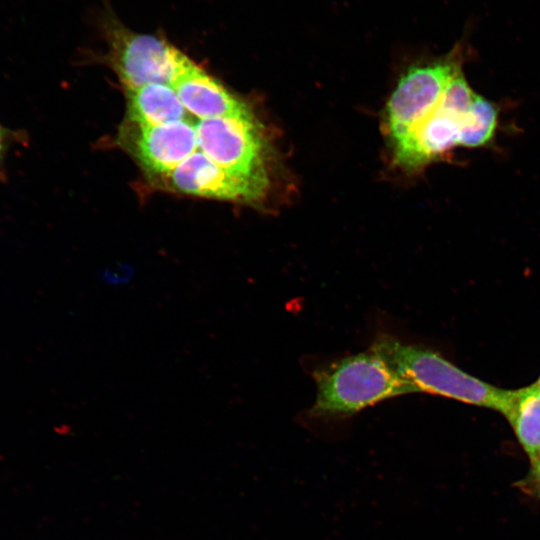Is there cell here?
<instances>
[{
	"label": "cell",
	"mask_w": 540,
	"mask_h": 540,
	"mask_svg": "<svg viewBox=\"0 0 540 540\" xmlns=\"http://www.w3.org/2000/svg\"><path fill=\"white\" fill-rule=\"evenodd\" d=\"M415 392L454 399L466 404L506 413L512 390L490 385L461 370L438 352L401 341L386 333L379 334L370 347Z\"/></svg>",
	"instance_id": "obj_2"
},
{
	"label": "cell",
	"mask_w": 540,
	"mask_h": 540,
	"mask_svg": "<svg viewBox=\"0 0 540 540\" xmlns=\"http://www.w3.org/2000/svg\"><path fill=\"white\" fill-rule=\"evenodd\" d=\"M100 27L106 60L126 90L150 84L173 87L196 64L165 38L131 30L112 11L104 12Z\"/></svg>",
	"instance_id": "obj_3"
},
{
	"label": "cell",
	"mask_w": 540,
	"mask_h": 540,
	"mask_svg": "<svg viewBox=\"0 0 540 540\" xmlns=\"http://www.w3.org/2000/svg\"><path fill=\"white\" fill-rule=\"evenodd\" d=\"M9 149V147H0V181L6 180L5 161Z\"/></svg>",
	"instance_id": "obj_15"
},
{
	"label": "cell",
	"mask_w": 540,
	"mask_h": 540,
	"mask_svg": "<svg viewBox=\"0 0 540 540\" xmlns=\"http://www.w3.org/2000/svg\"><path fill=\"white\" fill-rule=\"evenodd\" d=\"M507 418L530 461L540 455V386L512 390Z\"/></svg>",
	"instance_id": "obj_11"
},
{
	"label": "cell",
	"mask_w": 540,
	"mask_h": 540,
	"mask_svg": "<svg viewBox=\"0 0 540 540\" xmlns=\"http://www.w3.org/2000/svg\"><path fill=\"white\" fill-rule=\"evenodd\" d=\"M198 147L220 167L269 188L268 141L252 111L195 123Z\"/></svg>",
	"instance_id": "obj_5"
},
{
	"label": "cell",
	"mask_w": 540,
	"mask_h": 540,
	"mask_svg": "<svg viewBox=\"0 0 540 540\" xmlns=\"http://www.w3.org/2000/svg\"><path fill=\"white\" fill-rule=\"evenodd\" d=\"M536 383L540 386V377H539V379H538V381Z\"/></svg>",
	"instance_id": "obj_16"
},
{
	"label": "cell",
	"mask_w": 540,
	"mask_h": 540,
	"mask_svg": "<svg viewBox=\"0 0 540 540\" xmlns=\"http://www.w3.org/2000/svg\"><path fill=\"white\" fill-rule=\"evenodd\" d=\"M498 117V107L476 93L464 117L459 146L480 148L488 145L494 138Z\"/></svg>",
	"instance_id": "obj_12"
},
{
	"label": "cell",
	"mask_w": 540,
	"mask_h": 540,
	"mask_svg": "<svg viewBox=\"0 0 540 540\" xmlns=\"http://www.w3.org/2000/svg\"><path fill=\"white\" fill-rule=\"evenodd\" d=\"M171 187L179 192L238 202L255 203L268 189L236 175L196 151L167 173Z\"/></svg>",
	"instance_id": "obj_7"
},
{
	"label": "cell",
	"mask_w": 540,
	"mask_h": 540,
	"mask_svg": "<svg viewBox=\"0 0 540 540\" xmlns=\"http://www.w3.org/2000/svg\"><path fill=\"white\" fill-rule=\"evenodd\" d=\"M316 398L307 417L339 420L384 400L416 393L374 350L325 363L312 371Z\"/></svg>",
	"instance_id": "obj_1"
},
{
	"label": "cell",
	"mask_w": 540,
	"mask_h": 540,
	"mask_svg": "<svg viewBox=\"0 0 540 540\" xmlns=\"http://www.w3.org/2000/svg\"><path fill=\"white\" fill-rule=\"evenodd\" d=\"M527 481L533 492L540 496V455L531 460V470Z\"/></svg>",
	"instance_id": "obj_14"
},
{
	"label": "cell",
	"mask_w": 540,
	"mask_h": 540,
	"mask_svg": "<svg viewBox=\"0 0 540 540\" xmlns=\"http://www.w3.org/2000/svg\"><path fill=\"white\" fill-rule=\"evenodd\" d=\"M172 88L185 109L200 119L239 116L251 111L197 64Z\"/></svg>",
	"instance_id": "obj_9"
},
{
	"label": "cell",
	"mask_w": 540,
	"mask_h": 540,
	"mask_svg": "<svg viewBox=\"0 0 540 540\" xmlns=\"http://www.w3.org/2000/svg\"><path fill=\"white\" fill-rule=\"evenodd\" d=\"M139 128L137 154L151 172L167 174L199 148L195 123L188 117Z\"/></svg>",
	"instance_id": "obj_8"
},
{
	"label": "cell",
	"mask_w": 540,
	"mask_h": 540,
	"mask_svg": "<svg viewBox=\"0 0 540 540\" xmlns=\"http://www.w3.org/2000/svg\"><path fill=\"white\" fill-rule=\"evenodd\" d=\"M27 140L24 132L11 130L0 123V147H9Z\"/></svg>",
	"instance_id": "obj_13"
},
{
	"label": "cell",
	"mask_w": 540,
	"mask_h": 540,
	"mask_svg": "<svg viewBox=\"0 0 540 540\" xmlns=\"http://www.w3.org/2000/svg\"><path fill=\"white\" fill-rule=\"evenodd\" d=\"M471 54L469 43L462 39L448 53L417 60L404 70L385 109L384 126L391 145L406 137L433 111Z\"/></svg>",
	"instance_id": "obj_4"
},
{
	"label": "cell",
	"mask_w": 540,
	"mask_h": 540,
	"mask_svg": "<svg viewBox=\"0 0 540 540\" xmlns=\"http://www.w3.org/2000/svg\"><path fill=\"white\" fill-rule=\"evenodd\" d=\"M475 94L463 72H459L433 111L392 145L395 163L407 172H415L459 146L464 117Z\"/></svg>",
	"instance_id": "obj_6"
},
{
	"label": "cell",
	"mask_w": 540,
	"mask_h": 540,
	"mask_svg": "<svg viewBox=\"0 0 540 540\" xmlns=\"http://www.w3.org/2000/svg\"><path fill=\"white\" fill-rule=\"evenodd\" d=\"M129 117L139 126H157L187 118L175 90L163 84L128 89Z\"/></svg>",
	"instance_id": "obj_10"
}]
</instances>
